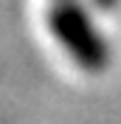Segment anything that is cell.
<instances>
[{
  "instance_id": "obj_1",
  "label": "cell",
  "mask_w": 121,
  "mask_h": 124,
  "mask_svg": "<svg viewBox=\"0 0 121 124\" xmlns=\"http://www.w3.org/2000/svg\"><path fill=\"white\" fill-rule=\"evenodd\" d=\"M48 28L79 68L98 73L110 65V45L90 14L76 0H59L48 14Z\"/></svg>"
},
{
  "instance_id": "obj_2",
  "label": "cell",
  "mask_w": 121,
  "mask_h": 124,
  "mask_svg": "<svg viewBox=\"0 0 121 124\" xmlns=\"http://www.w3.org/2000/svg\"><path fill=\"white\" fill-rule=\"evenodd\" d=\"M118 0H93V6L96 8H101V11H107V8H113Z\"/></svg>"
}]
</instances>
